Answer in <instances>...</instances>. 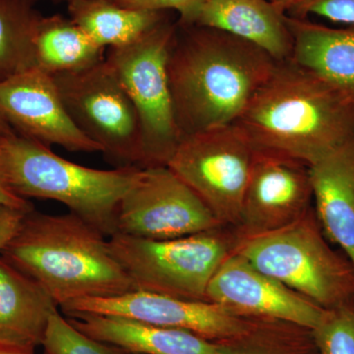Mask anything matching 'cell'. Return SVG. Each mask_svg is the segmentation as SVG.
Wrapping results in <instances>:
<instances>
[{
    "mask_svg": "<svg viewBox=\"0 0 354 354\" xmlns=\"http://www.w3.org/2000/svg\"><path fill=\"white\" fill-rule=\"evenodd\" d=\"M277 62L227 32L177 24L167 72L181 138L234 124Z\"/></svg>",
    "mask_w": 354,
    "mask_h": 354,
    "instance_id": "1",
    "label": "cell"
},
{
    "mask_svg": "<svg viewBox=\"0 0 354 354\" xmlns=\"http://www.w3.org/2000/svg\"><path fill=\"white\" fill-rule=\"evenodd\" d=\"M255 149L312 165L354 133V102L292 60L271 75L234 123Z\"/></svg>",
    "mask_w": 354,
    "mask_h": 354,
    "instance_id": "2",
    "label": "cell"
},
{
    "mask_svg": "<svg viewBox=\"0 0 354 354\" xmlns=\"http://www.w3.org/2000/svg\"><path fill=\"white\" fill-rule=\"evenodd\" d=\"M106 236L70 212L48 215L32 209L0 255L36 281L62 307L75 300L133 290Z\"/></svg>",
    "mask_w": 354,
    "mask_h": 354,
    "instance_id": "3",
    "label": "cell"
},
{
    "mask_svg": "<svg viewBox=\"0 0 354 354\" xmlns=\"http://www.w3.org/2000/svg\"><path fill=\"white\" fill-rule=\"evenodd\" d=\"M0 144L9 183L18 196L62 203L106 236L116 234L118 207L141 167H84L16 133L0 137Z\"/></svg>",
    "mask_w": 354,
    "mask_h": 354,
    "instance_id": "4",
    "label": "cell"
},
{
    "mask_svg": "<svg viewBox=\"0 0 354 354\" xmlns=\"http://www.w3.org/2000/svg\"><path fill=\"white\" fill-rule=\"evenodd\" d=\"M324 234L314 207L274 232L236 237L234 251L324 309L354 297V265Z\"/></svg>",
    "mask_w": 354,
    "mask_h": 354,
    "instance_id": "5",
    "label": "cell"
},
{
    "mask_svg": "<svg viewBox=\"0 0 354 354\" xmlns=\"http://www.w3.org/2000/svg\"><path fill=\"white\" fill-rule=\"evenodd\" d=\"M109 243L133 290L208 301L209 281L234 250L236 235L221 227L162 241L115 234Z\"/></svg>",
    "mask_w": 354,
    "mask_h": 354,
    "instance_id": "6",
    "label": "cell"
},
{
    "mask_svg": "<svg viewBox=\"0 0 354 354\" xmlns=\"http://www.w3.org/2000/svg\"><path fill=\"white\" fill-rule=\"evenodd\" d=\"M176 31L177 24L164 20L137 41L106 50V60L138 113L142 167L167 165L181 140L167 72Z\"/></svg>",
    "mask_w": 354,
    "mask_h": 354,
    "instance_id": "7",
    "label": "cell"
},
{
    "mask_svg": "<svg viewBox=\"0 0 354 354\" xmlns=\"http://www.w3.org/2000/svg\"><path fill=\"white\" fill-rule=\"evenodd\" d=\"M53 79L70 118L106 160L114 167H142L138 113L106 58Z\"/></svg>",
    "mask_w": 354,
    "mask_h": 354,
    "instance_id": "8",
    "label": "cell"
},
{
    "mask_svg": "<svg viewBox=\"0 0 354 354\" xmlns=\"http://www.w3.org/2000/svg\"><path fill=\"white\" fill-rule=\"evenodd\" d=\"M255 148L235 124L186 135L167 167L208 207L223 227L235 228Z\"/></svg>",
    "mask_w": 354,
    "mask_h": 354,
    "instance_id": "9",
    "label": "cell"
},
{
    "mask_svg": "<svg viewBox=\"0 0 354 354\" xmlns=\"http://www.w3.org/2000/svg\"><path fill=\"white\" fill-rule=\"evenodd\" d=\"M221 227L208 207L167 165L139 169L116 216V234L155 241Z\"/></svg>",
    "mask_w": 354,
    "mask_h": 354,
    "instance_id": "10",
    "label": "cell"
},
{
    "mask_svg": "<svg viewBox=\"0 0 354 354\" xmlns=\"http://www.w3.org/2000/svg\"><path fill=\"white\" fill-rule=\"evenodd\" d=\"M313 200L309 165L283 153L255 149L236 237L274 232L301 218Z\"/></svg>",
    "mask_w": 354,
    "mask_h": 354,
    "instance_id": "11",
    "label": "cell"
},
{
    "mask_svg": "<svg viewBox=\"0 0 354 354\" xmlns=\"http://www.w3.org/2000/svg\"><path fill=\"white\" fill-rule=\"evenodd\" d=\"M60 308L66 317L82 314L123 317L160 327L187 330L213 342L239 334L248 321V317L237 315L214 302L138 290L111 297L75 300Z\"/></svg>",
    "mask_w": 354,
    "mask_h": 354,
    "instance_id": "12",
    "label": "cell"
},
{
    "mask_svg": "<svg viewBox=\"0 0 354 354\" xmlns=\"http://www.w3.org/2000/svg\"><path fill=\"white\" fill-rule=\"evenodd\" d=\"M0 113L16 134L73 153H101L70 118L53 76L26 69L0 80Z\"/></svg>",
    "mask_w": 354,
    "mask_h": 354,
    "instance_id": "13",
    "label": "cell"
},
{
    "mask_svg": "<svg viewBox=\"0 0 354 354\" xmlns=\"http://www.w3.org/2000/svg\"><path fill=\"white\" fill-rule=\"evenodd\" d=\"M207 300L237 315L281 319L314 329L326 309L259 271L232 251L207 288Z\"/></svg>",
    "mask_w": 354,
    "mask_h": 354,
    "instance_id": "14",
    "label": "cell"
},
{
    "mask_svg": "<svg viewBox=\"0 0 354 354\" xmlns=\"http://www.w3.org/2000/svg\"><path fill=\"white\" fill-rule=\"evenodd\" d=\"M309 171L324 234L354 265V133L310 165Z\"/></svg>",
    "mask_w": 354,
    "mask_h": 354,
    "instance_id": "15",
    "label": "cell"
},
{
    "mask_svg": "<svg viewBox=\"0 0 354 354\" xmlns=\"http://www.w3.org/2000/svg\"><path fill=\"white\" fill-rule=\"evenodd\" d=\"M193 25L244 39L278 62L290 59L292 53L288 15L269 0H205Z\"/></svg>",
    "mask_w": 354,
    "mask_h": 354,
    "instance_id": "16",
    "label": "cell"
},
{
    "mask_svg": "<svg viewBox=\"0 0 354 354\" xmlns=\"http://www.w3.org/2000/svg\"><path fill=\"white\" fill-rule=\"evenodd\" d=\"M293 39L290 60L354 102V25L328 27L288 15Z\"/></svg>",
    "mask_w": 354,
    "mask_h": 354,
    "instance_id": "17",
    "label": "cell"
},
{
    "mask_svg": "<svg viewBox=\"0 0 354 354\" xmlns=\"http://www.w3.org/2000/svg\"><path fill=\"white\" fill-rule=\"evenodd\" d=\"M67 318L83 334L127 353L216 354L215 342L187 330L160 327L118 316L82 314Z\"/></svg>",
    "mask_w": 354,
    "mask_h": 354,
    "instance_id": "18",
    "label": "cell"
},
{
    "mask_svg": "<svg viewBox=\"0 0 354 354\" xmlns=\"http://www.w3.org/2000/svg\"><path fill=\"white\" fill-rule=\"evenodd\" d=\"M58 307L36 281L0 255V341L41 346Z\"/></svg>",
    "mask_w": 354,
    "mask_h": 354,
    "instance_id": "19",
    "label": "cell"
},
{
    "mask_svg": "<svg viewBox=\"0 0 354 354\" xmlns=\"http://www.w3.org/2000/svg\"><path fill=\"white\" fill-rule=\"evenodd\" d=\"M35 67L55 76L99 64L106 48L62 15L41 16L32 35Z\"/></svg>",
    "mask_w": 354,
    "mask_h": 354,
    "instance_id": "20",
    "label": "cell"
},
{
    "mask_svg": "<svg viewBox=\"0 0 354 354\" xmlns=\"http://www.w3.org/2000/svg\"><path fill=\"white\" fill-rule=\"evenodd\" d=\"M70 19L102 48H120L137 41L165 20V12L128 8L114 0H71Z\"/></svg>",
    "mask_w": 354,
    "mask_h": 354,
    "instance_id": "21",
    "label": "cell"
},
{
    "mask_svg": "<svg viewBox=\"0 0 354 354\" xmlns=\"http://www.w3.org/2000/svg\"><path fill=\"white\" fill-rule=\"evenodd\" d=\"M214 342L216 354H319L310 328L268 317H248L239 334Z\"/></svg>",
    "mask_w": 354,
    "mask_h": 354,
    "instance_id": "22",
    "label": "cell"
},
{
    "mask_svg": "<svg viewBox=\"0 0 354 354\" xmlns=\"http://www.w3.org/2000/svg\"><path fill=\"white\" fill-rule=\"evenodd\" d=\"M34 0H0V80L35 67L32 35L41 17Z\"/></svg>",
    "mask_w": 354,
    "mask_h": 354,
    "instance_id": "23",
    "label": "cell"
},
{
    "mask_svg": "<svg viewBox=\"0 0 354 354\" xmlns=\"http://www.w3.org/2000/svg\"><path fill=\"white\" fill-rule=\"evenodd\" d=\"M312 333L319 354H354V297L326 309Z\"/></svg>",
    "mask_w": 354,
    "mask_h": 354,
    "instance_id": "24",
    "label": "cell"
},
{
    "mask_svg": "<svg viewBox=\"0 0 354 354\" xmlns=\"http://www.w3.org/2000/svg\"><path fill=\"white\" fill-rule=\"evenodd\" d=\"M41 348V354H124L115 346L83 334L59 311L51 316Z\"/></svg>",
    "mask_w": 354,
    "mask_h": 354,
    "instance_id": "25",
    "label": "cell"
},
{
    "mask_svg": "<svg viewBox=\"0 0 354 354\" xmlns=\"http://www.w3.org/2000/svg\"><path fill=\"white\" fill-rule=\"evenodd\" d=\"M290 13L297 18L313 14L333 22L354 25V0H302Z\"/></svg>",
    "mask_w": 354,
    "mask_h": 354,
    "instance_id": "26",
    "label": "cell"
},
{
    "mask_svg": "<svg viewBox=\"0 0 354 354\" xmlns=\"http://www.w3.org/2000/svg\"><path fill=\"white\" fill-rule=\"evenodd\" d=\"M116 3L128 8L140 10L165 12L174 10L179 14L178 24L190 26L194 24L197 14L205 0H114Z\"/></svg>",
    "mask_w": 354,
    "mask_h": 354,
    "instance_id": "27",
    "label": "cell"
},
{
    "mask_svg": "<svg viewBox=\"0 0 354 354\" xmlns=\"http://www.w3.org/2000/svg\"><path fill=\"white\" fill-rule=\"evenodd\" d=\"M32 209L11 208L0 205V253L17 232L26 214Z\"/></svg>",
    "mask_w": 354,
    "mask_h": 354,
    "instance_id": "28",
    "label": "cell"
},
{
    "mask_svg": "<svg viewBox=\"0 0 354 354\" xmlns=\"http://www.w3.org/2000/svg\"><path fill=\"white\" fill-rule=\"evenodd\" d=\"M0 205L21 209H32L31 202L24 198L18 196L11 188L7 177L6 162H4L3 152L0 144Z\"/></svg>",
    "mask_w": 354,
    "mask_h": 354,
    "instance_id": "29",
    "label": "cell"
},
{
    "mask_svg": "<svg viewBox=\"0 0 354 354\" xmlns=\"http://www.w3.org/2000/svg\"><path fill=\"white\" fill-rule=\"evenodd\" d=\"M0 354H36V348L0 341Z\"/></svg>",
    "mask_w": 354,
    "mask_h": 354,
    "instance_id": "30",
    "label": "cell"
},
{
    "mask_svg": "<svg viewBox=\"0 0 354 354\" xmlns=\"http://www.w3.org/2000/svg\"><path fill=\"white\" fill-rule=\"evenodd\" d=\"M283 12H290L302 0H269Z\"/></svg>",
    "mask_w": 354,
    "mask_h": 354,
    "instance_id": "31",
    "label": "cell"
},
{
    "mask_svg": "<svg viewBox=\"0 0 354 354\" xmlns=\"http://www.w3.org/2000/svg\"><path fill=\"white\" fill-rule=\"evenodd\" d=\"M15 133L12 127L8 124V122L4 120L3 116L0 113V137L8 136V135Z\"/></svg>",
    "mask_w": 354,
    "mask_h": 354,
    "instance_id": "32",
    "label": "cell"
},
{
    "mask_svg": "<svg viewBox=\"0 0 354 354\" xmlns=\"http://www.w3.org/2000/svg\"><path fill=\"white\" fill-rule=\"evenodd\" d=\"M62 1H66L67 3H68L69 1H71V0H62Z\"/></svg>",
    "mask_w": 354,
    "mask_h": 354,
    "instance_id": "33",
    "label": "cell"
},
{
    "mask_svg": "<svg viewBox=\"0 0 354 354\" xmlns=\"http://www.w3.org/2000/svg\"><path fill=\"white\" fill-rule=\"evenodd\" d=\"M124 354H137V353H127V351H124Z\"/></svg>",
    "mask_w": 354,
    "mask_h": 354,
    "instance_id": "34",
    "label": "cell"
},
{
    "mask_svg": "<svg viewBox=\"0 0 354 354\" xmlns=\"http://www.w3.org/2000/svg\"><path fill=\"white\" fill-rule=\"evenodd\" d=\"M34 1H36V0H34Z\"/></svg>",
    "mask_w": 354,
    "mask_h": 354,
    "instance_id": "35",
    "label": "cell"
}]
</instances>
